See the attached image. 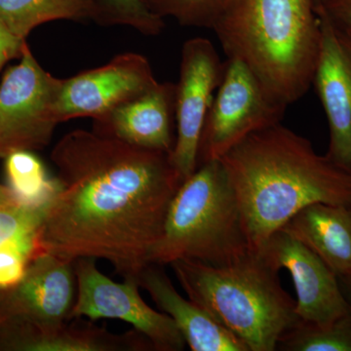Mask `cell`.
Wrapping results in <instances>:
<instances>
[{
  "instance_id": "cell-15",
  "label": "cell",
  "mask_w": 351,
  "mask_h": 351,
  "mask_svg": "<svg viewBox=\"0 0 351 351\" xmlns=\"http://www.w3.org/2000/svg\"><path fill=\"white\" fill-rule=\"evenodd\" d=\"M151 341L136 331L112 334L91 324L40 328L21 323H0V350L126 351L147 350Z\"/></svg>"
},
{
  "instance_id": "cell-21",
  "label": "cell",
  "mask_w": 351,
  "mask_h": 351,
  "mask_svg": "<svg viewBox=\"0 0 351 351\" xmlns=\"http://www.w3.org/2000/svg\"><path fill=\"white\" fill-rule=\"evenodd\" d=\"M276 350L351 351V313L328 325L301 321L284 335Z\"/></svg>"
},
{
  "instance_id": "cell-28",
  "label": "cell",
  "mask_w": 351,
  "mask_h": 351,
  "mask_svg": "<svg viewBox=\"0 0 351 351\" xmlns=\"http://www.w3.org/2000/svg\"><path fill=\"white\" fill-rule=\"evenodd\" d=\"M339 286H341L343 294L345 295L346 302H348V308L351 313V274L348 276H338Z\"/></svg>"
},
{
  "instance_id": "cell-10",
  "label": "cell",
  "mask_w": 351,
  "mask_h": 351,
  "mask_svg": "<svg viewBox=\"0 0 351 351\" xmlns=\"http://www.w3.org/2000/svg\"><path fill=\"white\" fill-rule=\"evenodd\" d=\"M157 83L147 58L137 53L119 55L105 66L62 80L58 120L61 123L78 117H92L100 121Z\"/></svg>"
},
{
  "instance_id": "cell-18",
  "label": "cell",
  "mask_w": 351,
  "mask_h": 351,
  "mask_svg": "<svg viewBox=\"0 0 351 351\" xmlns=\"http://www.w3.org/2000/svg\"><path fill=\"white\" fill-rule=\"evenodd\" d=\"M91 17L92 0H0V21L23 39L45 23Z\"/></svg>"
},
{
  "instance_id": "cell-17",
  "label": "cell",
  "mask_w": 351,
  "mask_h": 351,
  "mask_svg": "<svg viewBox=\"0 0 351 351\" xmlns=\"http://www.w3.org/2000/svg\"><path fill=\"white\" fill-rule=\"evenodd\" d=\"M281 230L308 247L337 276L351 274V206L314 203Z\"/></svg>"
},
{
  "instance_id": "cell-26",
  "label": "cell",
  "mask_w": 351,
  "mask_h": 351,
  "mask_svg": "<svg viewBox=\"0 0 351 351\" xmlns=\"http://www.w3.org/2000/svg\"><path fill=\"white\" fill-rule=\"evenodd\" d=\"M25 39L14 34L3 23L0 21V71L4 64L16 57H21L24 50Z\"/></svg>"
},
{
  "instance_id": "cell-4",
  "label": "cell",
  "mask_w": 351,
  "mask_h": 351,
  "mask_svg": "<svg viewBox=\"0 0 351 351\" xmlns=\"http://www.w3.org/2000/svg\"><path fill=\"white\" fill-rule=\"evenodd\" d=\"M170 265L189 299L241 339L249 351L276 350L284 335L301 323L278 271L257 252L225 265L193 260Z\"/></svg>"
},
{
  "instance_id": "cell-16",
  "label": "cell",
  "mask_w": 351,
  "mask_h": 351,
  "mask_svg": "<svg viewBox=\"0 0 351 351\" xmlns=\"http://www.w3.org/2000/svg\"><path fill=\"white\" fill-rule=\"evenodd\" d=\"M160 265L149 263L138 277L162 313L169 315L193 351H249L241 339L174 287Z\"/></svg>"
},
{
  "instance_id": "cell-25",
  "label": "cell",
  "mask_w": 351,
  "mask_h": 351,
  "mask_svg": "<svg viewBox=\"0 0 351 351\" xmlns=\"http://www.w3.org/2000/svg\"><path fill=\"white\" fill-rule=\"evenodd\" d=\"M315 9L327 18L339 36L351 40V0H326Z\"/></svg>"
},
{
  "instance_id": "cell-13",
  "label": "cell",
  "mask_w": 351,
  "mask_h": 351,
  "mask_svg": "<svg viewBox=\"0 0 351 351\" xmlns=\"http://www.w3.org/2000/svg\"><path fill=\"white\" fill-rule=\"evenodd\" d=\"M317 15L322 36L313 84L329 125L325 156L351 175V53L327 18Z\"/></svg>"
},
{
  "instance_id": "cell-1",
  "label": "cell",
  "mask_w": 351,
  "mask_h": 351,
  "mask_svg": "<svg viewBox=\"0 0 351 351\" xmlns=\"http://www.w3.org/2000/svg\"><path fill=\"white\" fill-rule=\"evenodd\" d=\"M51 159L61 188L38 230L40 251L71 261L104 258L138 282L182 182L170 154L75 130Z\"/></svg>"
},
{
  "instance_id": "cell-29",
  "label": "cell",
  "mask_w": 351,
  "mask_h": 351,
  "mask_svg": "<svg viewBox=\"0 0 351 351\" xmlns=\"http://www.w3.org/2000/svg\"><path fill=\"white\" fill-rule=\"evenodd\" d=\"M338 34V32H337ZM339 38H341V41H343V44H345L346 47L348 48V51L351 53V40L350 39L343 38V36H339Z\"/></svg>"
},
{
  "instance_id": "cell-6",
  "label": "cell",
  "mask_w": 351,
  "mask_h": 351,
  "mask_svg": "<svg viewBox=\"0 0 351 351\" xmlns=\"http://www.w3.org/2000/svg\"><path fill=\"white\" fill-rule=\"evenodd\" d=\"M62 80L47 73L25 44L20 63L9 69L0 83V158L49 144L59 124Z\"/></svg>"
},
{
  "instance_id": "cell-12",
  "label": "cell",
  "mask_w": 351,
  "mask_h": 351,
  "mask_svg": "<svg viewBox=\"0 0 351 351\" xmlns=\"http://www.w3.org/2000/svg\"><path fill=\"white\" fill-rule=\"evenodd\" d=\"M270 267L287 269L297 301L295 313L304 322L328 325L350 313L338 276L308 247L280 230L257 252Z\"/></svg>"
},
{
  "instance_id": "cell-5",
  "label": "cell",
  "mask_w": 351,
  "mask_h": 351,
  "mask_svg": "<svg viewBox=\"0 0 351 351\" xmlns=\"http://www.w3.org/2000/svg\"><path fill=\"white\" fill-rule=\"evenodd\" d=\"M251 252L239 201L223 163L200 164L171 201L151 263L193 260L225 265Z\"/></svg>"
},
{
  "instance_id": "cell-3",
  "label": "cell",
  "mask_w": 351,
  "mask_h": 351,
  "mask_svg": "<svg viewBox=\"0 0 351 351\" xmlns=\"http://www.w3.org/2000/svg\"><path fill=\"white\" fill-rule=\"evenodd\" d=\"M228 59L243 62L287 108L313 85L321 25L314 0H244L214 29Z\"/></svg>"
},
{
  "instance_id": "cell-23",
  "label": "cell",
  "mask_w": 351,
  "mask_h": 351,
  "mask_svg": "<svg viewBox=\"0 0 351 351\" xmlns=\"http://www.w3.org/2000/svg\"><path fill=\"white\" fill-rule=\"evenodd\" d=\"M38 232L21 235L0 245V290L17 285L32 258L39 252Z\"/></svg>"
},
{
  "instance_id": "cell-8",
  "label": "cell",
  "mask_w": 351,
  "mask_h": 351,
  "mask_svg": "<svg viewBox=\"0 0 351 351\" xmlns=\"http://www.w3.org/2000/svg\"><path fill=\"white\" fill-rule=\"evenodd\" d=\"M75 272L77 298L71 318L86 316L94 320L125 321L149 339L156 350H184L186 341L174 321L145 304L137 281L124 279V282H114L101 274L93 258H76Z\"/></svg>"
},
{
  "instance_id": "cell-30",
  "label": "cell",
  "mask_w": 351,
  "mask_h": 351,
  "mask_svg": "<svg viewBox=\"0 0 351 351\" xmlns=\"http://www.w3.org/2000/svg\"><path fill=\"white\" fill-rule=\"evenodd\" d=\"M326 1V0H314V3H315V8H317V7H319L322 5L324 2Z\"/></svg>"
},
{
  "instance_id": "cell-27",
  "label": "cell",
  "mask_w": 351,
  "mask_h": 351,
  "mask_svg": "<svg viewBox=\"0 0 351 351\" xmlns=\"http://www.w3.org/2000/svg\"><path fill=\"white\" fill-rule=\"evenodd\" d=\"M20 203L16 197L15 193L8 186L0 184V206L3 205L18 204Z\"/></svg>"
},
{
  "instance_id": "cell-24",
  "label": "cell",
  "mask_w": 351,
  "mask_h": 351,
  "mask_svg": "<svg viewBox=\"0 0 351 351\" xmlns=\"http://www.w3.org/2000/svg\"><path fill=\"white\" fill-rule=\"evenodd\" d=\"M51 202L41 205L18 204L0 206V245L8 240L38 232Z\"/></svg>"
},
{
  "instance_id": "cell-20",
  "label": "cell",
  "mask_w": 351,
  "mask_h": 351,
  "mask_svg": "<svg viewBox=\"0 0 351 351\" xmlns=\"http://www.w3.org/2000/svg\"><path fill=\"white\" fill-rule=\"evenodd\" d=\"M156 17L173 18L184 27L214 31L244 0H143Z\"/></svg>"
},
{
  "instance_id": "cell-2",
  "label": "cell",
  "mask_w": 351,
  "mask_h": 351,
  "mask_svg": "<svg viewBox=\"0 0 351 351\" xmlns=\"http://www.w3.org/2000/svg\"><path fill=\"white\" fill-rule=\"evenodd\" d=\"M219 160L254 252L262 250L302 208L314 203L351 206V175L281 123L252 133Z\"/></svg>"
},
{
  "instance_id": "cell-7",
  "label": "cell",
  "mask_w": 351,
  "mask_h": 351,
  "mask_svg": "<svg viewBox=\"0 0 351 351\" xmlns=\"http://www.w3.org/2000/svg\"><path fill=\"white\" fill-rule=\"evenodd\" d=\"M285 110L246 64L228 59L203 127L198 165L219 160L252 133L281 123Z\"/></svg>"
},
{
  "instance_id": "cell-9",
  "label": "cell",
  "mask_w": 351,
  "mask_h": 351,
  "mask_svg": "<svg viewBox=\"0 0 351 351\" xmlns=\"http://www.w3.org/2000/svg\"><path fill=\"white\" fill-rule=\"evenodd\" d=\"M225 66L209 39H189L182 46L179 82L176 84L177 136L170 154L182 182L197 168L203 127Z\"/></svg>"
},
{
  "instance_id": "cell-11",
  "label": "cell",
  "mask_w": 351,
  "mask_h": 351,
  "mask_svg": "<svg viewBox=\"0 0 351 351\" xmlns=\"http://www.w3.org/2000/svg\"><path fill=\"white\" fill-rule=\"evenodd\" d=\"M75 261L47 251L32 258L17 285L0 290V323L56 327L71 319Z\"/></svg>"
},
{
  "instance_id": "cell-19",
  "label": "cell",
  "mask_w": 351,
  "mask_h": 351,
  "mask_svg": "<svg viewBox=\"0 0 351 351\" xmlns=\"http://www.w3.org/2000/svg\"><path fill=\"white\" fill-rule=\"evenodd\" d=\"M8 186L21 204L51 202L60 191V182L50 178L38 157L29 151H18L5 157Z\"/></svg>"
},
{
  "instance_id": "cell-14",
  "label": "cell",
  "mask_w": 351,
  "mask_h": 351,
  "mask_svg": "<svg viewBox=\"0 0 351 351\" xmlns=\"http://www.w3.org/2000/svg\"><path fill=\"white\" fill-rule=\"evenodd\" d=\"M176 84L157 83L149 91L113 110L96 121L97 133L135 147L170 154L174 149Z\"/></svg>"
},
{
  "instance_id": "cell-22",
  "label": "cell",
  "mask_w": 351,
  "mask_h": 351,
  "mask_svg": "<svg viewBox=\"0 0 351 351\" xmlns=\"http://www.w3.org/2000/svg\"><path fill=\"white\" fill-rule=\"evenodd\" d=\"M91 20L101 25L130 27L145 36H157L165 27L143 0H92Z\"/></svg>"
}]
</instances>
